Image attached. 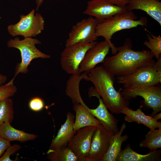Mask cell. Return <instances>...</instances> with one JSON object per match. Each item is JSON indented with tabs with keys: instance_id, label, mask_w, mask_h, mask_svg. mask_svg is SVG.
<instances>
[{
	"instance_id": "cell-1",
	"label": "cell",
	"mask_w": 161,
	"mask_h": 161,
	"mask_svg": "<svg viewBox=\"0 0 161 161\" xmlns=\"http://www.w3.org/2000/svg\"><path fill=\"white\" fill-rule=\"evenodd\" d=\"M132 46L131 40L126 39L124 44L118 47L116 54L105 58L102 66L112 75L118 77L129 74L143 66L155 63L150 51H134Z\"/></svg>"
},
{
	"instance_id": "cell-2",
	"label": "cell",
	"mask_w": 161,
	"mask_h": 161,
	"mask_svg": "<svg viewBox=\"0 0 161 161\" xmlns=\"http://www.w3.org/2000/svg\"><path fill=\"white\" fill-rule=\"evenodd\" d=\"M88 81L94 86L97 96L101 97L107 108L113 113L119 114L123 107H128L129 100L114 86V77L102 66L95 67L88 73Z\"/></svg>"
},
{
	"instance_id": "cell-3",
	"label": "cell",
	"mask_w": 161,
	"mask_h": 161,
	"mask_svg": "<svg viewBox=\"0 0 161 161\" xmlns=\"http://www.w3.org/2000/svg\"><path fill=\"white\" fill-rule=\"evenodd\" d=\"M137 16L132 11H126L116 14L106 19L97 23L96 35L97 37L102 36L109 44L114 55L118 51V47H115L111 40L113 35L116 32L125 29L136 27L138 26H146L148 20L142 17L136 20Z\"/></svg>"
},
{
	"instance_id": "cell-4",
	"label": "cell",
	"mask_w": 161,
	"mask_h": 161,
	"mask_svg": "<svg viewBox=\"0 0 161 161\" xmlns=\"http://www.w3.org/2000/svg\"><path fill=\"white\" fill-rule=\"evenodd\" d=\"M154 64L143 66L129 74L118 76L117 83L124 88L156 86L161 83V55Z\"/></svg>"
},
{
	"instance_id": "cell-5",
	"label": "cell",
	"mask_w": 161,
	"mask_h": 161,
	"mask_svg": "<svg viewBox=\"0 0 161 161\" xmlns=\"http://www.w3.org/2000/svg\"><path fill=\"white\" fill-rule=\"evenodd\" d=\"M41 43L39 40L32 37L25 38L22 40L16 37L7 41V47L18 49L21 56V61L15 67L14 76L13 78L14 79L20 73H27L28 66L33 60L38 58L48 59L50 57V55L42 52L36 48V44Z\"/></svg>"
},
{
	"instance_id": "cell-6",
	"label": "cell",
	"mask_w": 161,
	"mask_h": 161,
	"mask_svg": "<svg viewBox=\"0 0 161 161\" xmlns=\"http://www.w3.org/2000/svg\"><path fill=\"white\" fill-rule=\"evenodd\" d=\"M33 9L27 15H20V20L16 24L8 25L7 31L13 37L18 35L24 38L34 37L44 30L45 21L42 16Z\"/></svg>"
},
{
	"instance_id": "cell-7",
	"label": "cell",
	"mask_w": 161,
	"mask_h": 161,
	"mask_svg": "<svg viewBox=\"0 0 161 161\" xmlns=\"http://www.w3.org/2000/svg\"><path fill=\"white\" fill-rule=\"evenodd\" d=\"M120 89L122 95L129 100L138 96L143 97L145 104L153 110L152 113L149 115L152 116L161 111L160 85L138 86Z\"/></svg>"
},
{
	"instance_id": "cell-8",
	"label": "cell",
	"mask_w": 161,
	"mask_h": 161,
	"mask_svg": "<svg viewBox=\"0 0 161 161\" xmlns=\"http://www.w3.org/2000/svg\"><path fill=\"white\" fill-rule=\"evenodd\" d=\"M96 41L87 44H77L65 47L61 54L60 64L67 73L79 74V67L87 51L95 45Z\"/></svg>"
},
{
	"instance_id": "cell-9",
	"label": "cell",
	"mask_w": 161,
	"mask_h": 161,
	"mask_svg": "<svg viewBox=\"0 0 161 161\" xmlns=\"http://www.w3.org/2000/svg\"><path fill=\"white\" fill-rule=\"evenodd\" d=\"M97 22L92 17L85 18L73 26L66 41L65 47L77 44H87L97 39L96 30Z\"/></svg>"
},
{
	"instance_id": "cell-10",
	"label": "cell",
	"mask_w": 161,
	"mask_h": 161,
	"mask_svg": "<svg viewBox=\"0 0 161 161\" xmlns=\"http://www.w3.org/2000/svg\"><path fill=\"white\" fill-rule=\"evenodd\" d=\"M114 134L101 123L98 126L93 134L86 161H101L107 151L111 138Z\"/></svg>"
},
{
	"instance_id": "cell-11",
	"label": "cell",
	"mask_w": 161,
	"mask_h": 161,
	"mask_svg": "<svg viewBox=\"0 0 161 161\" xmlns=\"http://www.w3.org/2000/svg\"><path fill=\"white\" fill-rule=\"evenodd\" d=\"M97 127L90 126L79 129L68 143L67 146L77 157L79 161H86Z\"/></svg>"
},
{
	"instance_id": "cell-12",
	"label": "cell",
	"mask_w": 161,
	"mask_h": 161,
	"mask_svg": "<svg viewBox=\"0 0 161 161\" xmlns=\"http://www.w3.org/2000/svg\"><path fill=\"white\" fill-rule=\"evenodd\" d=\"M110 49V46L106 41L97 42L86 53L79 66V73H88L97 64L103 63Z\"/></svg>"
},
{
	"instance_id": "cell-13",
	"label": "cell",
	"mask_w": 161,
	"mask_h": 161,
	"mask_svg": "<svg viewBox=\"0 0 161 161\" xmlns=\"http://www.w3.org/2000/svg\"><path fill=\"white\" fill-rule=\"evenodd\" d=\"M127 10L126 7L113 4L108 0H91L87 1L83 13L95 17L98 23Z\"/></svg>"
},
{
	"instance_id": "cell-14",
	"label": "cell",
	"mask_w": 161,
	"mask_h": 161,
	"mask_svg": "<svg viewBox=\"0 0 161 161\" xmlns=\"http://www.w3.org/2000/svg\"><path fill=\"white\" fill-rule=\"evenodd\" d=\"M126 7L128 11L140 10L145 11L161 25V2L159 0H131Z\"/></svg>"
},
{
	"instance_id": "cell-15",
	"label": "cell",
	"mask_w": 161,
	"mask_h": 161,
	"mask_svg": "<svg viewBox=\"0 0 161 161\" xmlns=\"http://www.w3.org/2000/svg\"><path fill=\"white\" fill-rule=\"evenodd\" d=\"M142 106L135 111L129 107H123L120 113L126 115L124 119L128 122H135L137 124L144 125L150 129L161 128V122L153 118L152 116L146 115L142 111Z\"/></svg>"
},
{
	"instance_id": "cell-16",
	"label": "cell",
	"mask_w": 161,
	"mask_h": 161,
	"mask_svg": "<svg viewBox=\"0 0 161 161\" xmlns=\"http://www.w3.org/2000/svg\"><path fill=\"white\" fill-rule=\"evenodd\" d=\"M75 116L69 112L66 119L58 131L56 136L52 140L50 149H53L61 147L66 146L76 132L74 130Z\"/></svg>"
},
{
	"instance_id": "cell-17",
	"label": "cell",
	"mask_w": 161,
	"mask_h": 161,
	"mask_svg": "<svg viewBox=\"0 0 161 161\" xmlns=\"http://www.w3.org/2000/svg\"><path fill=\"white\" fill-rule=\"evenodd\" d=\"M97 97L99 105L95 109H91L87 106L86 107L88 112L95 117L105 126L113 131L115 133L119 131L117 123L118 120L109 112L106 105L100 97Z\"/></svg>"
},
{
	"instance_id": "cell-18",
	"label": "cell",
	"mask_w": 161,
	"mask_h": 161,
	"mask_svg": "<svg viewBox=\"0 0 161 161\" xmlns=\"http://www.w3.org/2000/svg\"><path fill=\"white\" fill-rule=\"evenodd\" d=\"M86 106L80 103L74 104L73 109L76 115L73 127L75 132L82 128L90 126H97L101 123L88 112L86 107Z\"/></svg>"
},
{
	"instance_id": "cell-19",
	"label": "cell",
	"mask_w": 161,
	"mask_h": 161,
	"mask_svg": "<svg viewBox=\"0 0 161 161\" xmlns=\"http://www.w3.org/2000/svg\"><path fill=\"white\" fill-rule=\"evenodd\" d=\"M161 151L155 150L146 154H141L132 150L128 144L121 150L116 161H160Z\"/></svg>"
},
{
	"instance_id": "cell-20",
	"label": "cell",
	"mask_w": 161,
	"mask_h": 161,
	"mask_svg": "<svg viewBox=\"0 0 161 161\" xmlns=\"http://www.w3.org/2000/svg\"><path fill=\"white\" fill-rule=\"evenodd\" d=\"M10 123L7 121L0 125V137L10 142L18 141L22 142L33 140L38 137L36 135L14 128Z\"/></svg>"
},
{
	"instance_id": "cell-21",
	"label": "cell",
	"mask_w": 161,
	"mask_h": 161,
	"mask_svg": "<svg viewBox=\"0 0 161 161\" xmlns=\"http://www.w3.org/2000/svg\"><path fill=\"white\" fill-rule=\"evenodd\" d=\"M83 79L88 81L87 73L72 75L67 81L65 93L73 104L80 103L85 106L86 105L82 99L79 88L80 83Z\"/></svg>"
},
{
	"instance_id": "cell-22",
	"label": "cell",
	"mask_w": 161,
	"mask_h": 161,
	"mask_svg": "<svg viewBox=\"0 0 161 161\" xmlns=\"http://www.w3.org/2000/svg\"><path fill=\"white\" fill-rule=\"evenodd\" d=\"M126 127V123H123L118 132L112 136L108 150L101 161H116L121 150L123 143L129 137L126 134L122 135Z\"/></svg>"
},
{
	"instance_id": "cell-23",
	"label": "cell",
	"mask_w": 161,
	"mask_h": 161,
	"mask_svg": "<svg viewBox=\"0 0 161 161\" xmlns=\"http://www.w3.org/2000/svg\"><path fill=\"white\" fill-rule=\"evenodd\" d=\"M47 158L51 161H79L77 157L67 146L51 149L47 152Z\"/></svg>"
},
{
	"instance_id": "cell-24",
	"label": "cell",
	"mask_w": 161,
	"mask_h": 161,
	"mask_svg": "<svg viewBox=\"0 0 161 161\" xmlns=\"http://www.w3.org/2000/svg\"><path fill=\"white\" fill-rule=\"evenodd\" d=\"M145 139L141 141L139 146L149 148L150 152L161 148V128L150 129L145 135Z\"/></svg>"
},
{
	"instance_id": "cell-25",
	"label": "cell",
	"mask_w": 161,
	"mask_h": 161,
	"mask_svg": "<svg viewBox=\"0 0 161 161\" xmlns=\"http://www.w3.org/2000/svg\"><path fill=\"white\" fill-rule=\"evenodd\" d=\"M13 103L10 97L0 100V125L6 121L10 123L14 117Z\"/></svg>"
},
{
	"instance_id": "cell-26",
	"label": "cell",
	"mask_w": 161,
	"mask_h": 161,
	"mask_svg": "<svg viewBox=\"0 0 161 161\" xmlns=\"http://www.w3.org/2000/svg\"><path fill=\"white\" fill-rule=\"evenodd\" d=\"M146 35L148 41L145 40L143 44L150 49L154 57L157 59L161 55V37L160 35L155 36L148 33Z\"/></svg>"
},
{
	"instance_id": "cell-27",
	"label": "cell",
	"mask_w": 161,
	"mask_h": 161,
	"mask_svg": "<svg viewBox=\"0 0 161 161\" xmlns=\"http://www.w3.org/2000/svg\"><path fill=\"white\" fill-rule=\"evenodd\" d=\"M13 78L9 82L0 86V100L13 96L17 91V87Z\"/></svg>"
},
{
	"instance_id": "cell-28",
	"label": "cell",
	"mask_w": 161,
	"mask_h": 161,
	"mask_svg": "<svg viewBox=\"0 0 161 161\" xmlns=\"http://www.w3.org/2000/svg\"><path fill=\"white\" fill-rule=\"evenodd\" d=\"M43 100L41 98L36 97L32 98L29 101V106L32 110L38 112L42 110L44 107Z\"/></svg>"
},
{
	"instance_id": "cell-29",
	"label": "cell",
	"mask_w": 161,
	"mask_h": 161,
	"mask_svg": "<svg viewBox=\"0 0 161 161\" xmlns=\"http://www.w3.org/2000/svg\"><path fill=\"white\" fill-rule=\"evenodd\" d=\"M21 148L19 145L15 144L13 145H10L7 149L6 152L4 155L0 157V161H12L10 158L11 155L14 154Z\"/></svg>"
},
{
	"instance_id": "cell-30",
	"label": "cell",
	"mask_w": 161,
	"mask_h": 161,
	"mask_svg": "<svg viewBox=\"0 0 161 161\" xmlns=\"http://www.w3.org/2000/svg\"><path fill=\"white\" fill-rule=\"evenodd\" d=\"M11 145L10 142L0 137V157Z\"/></svg>"
},
{
	"instance_id": "cell-31",
	"label": "cell",
	"mask_w": 161,
	"mask_h": 161,
	"mask_svg": "<svg viewBox=\"0 0 161 161\" xmlns=\"http://www.w3.org/2000/svg\"><path fill=\"white\" fill-rule=\"evenodd\" d=\"M112 4L121 7H125L131 0H108Z\"/></svg>"
},
{
	"instance_id": "cell-32",
	"label": "cell",
	"mask_w": 161,
	"mask_h": 161,
	"mask_svg": "<svg viewBox=\"0 0 161 161\" xmlns=\"http://www.w3.org/2000/svg\"><path fill=\"white\" fill-rule=\"evenodd\" d=\"M7 77L0 74V86L3 84L7 80Z\"/></svg>"
},
{
	"instance_id": "cell-33",
	"label": "cell",
	"mask_w": 161,
	"mask_h": 161,
	"mask_svg": "<svg viewBox=\"0 0 161 161\" xmlns=\"http://www.w3.org/2000/svg\"><path fill=\"white\" fill-rule=\"evenodd\" d=\"M44 0H35V2L36 4V10L37 11L39 8L43 3Z\"/></svg>"
},
{
	"instance_id": "cell-34",
	"label": "cell",
	"mask_w": 161,
	"mask_h": 161,
	"mask_svg": "<svg viewBox=\"0 0 161 161\" xmlns=\"http://www.w3.org/2000/svg\"><path fill=\"white\" fill-rule=\"evenodd\" d=\"M152 117L155 120L158 121L159 120L161 119V112L158 114H156Z\"/></svg>"
},
{
	"instance_id": "cell-35",
	"label": "cell",
	"mask_w": 161,
	"mask_h": 161,
	"mask_svg": "<svg viewBox=\"0 0 161 161\" xmlns=\"http://www.w3.org/2000/svg\"></svg>"
}]
</instances>
